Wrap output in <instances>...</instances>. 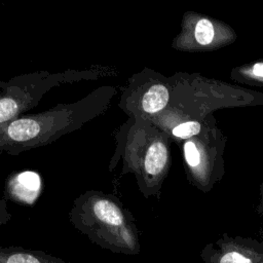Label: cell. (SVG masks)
<instances>
[{
  "label": "cell",
  "mask_w": 263,
  "mask_h": 263,
  "mask_svg": "<svg viewBox=\"0 0 263 263\" xmlns=\"http://www.w3.org/2000/svg\"><path fill=\"white\" fill-rule=\"evenodd\" d=\"M195 38L198 43L205 45L209 44L214 38V28L212 23L206 18L198 21L195 27Z\"/></svg>",
  "instance_id": "9c48e42d"
},
{
  "label": "cell",
  "mask_w": 263,
  "mask_h": 263,
  "mask_svg": "<svg viewBox=\"0 0 263 263\" xmlns=\"http://www.w3.org/2000/svg\"><path fill=\"white\" fill-rule=\"evenodd\" d=\"M0 263H71L40 250L0 247Z\"/></svg>",
  "instance_id": "ba28073f"
},
{
  "label": "cell",
  "mask_w": 263,
  "mask_h": 263,
  "mask_svg": "<svg viewBox=\"0 0 263 263\" xmlns=\"http://www.w3.org/2000/svg\"><path fill=\"white\" fill-rule=\"evenodd\" d=\"M41 192V179L36 172L24 171L11 174L5 184V199L24 205H33Z\"/></svg>",
  "instance_id": "52a82bcc"
},
{
  "label": "cell",
  "mask_w": 263,
  "mask_h": 263,
  "mask_svg": "<svg viewBox=\"0 0 263 263\" xmlns=\"http://www.w3.org/2000/svg\"><path fill=\"white\" fill-rule=\"evenodd\" d=\"M200 258L203 263H263V245L238 239L219 241L206 246Z\"/></svg>",
  "instance_id": "8992f818"
},
{
  "label": "cell",
  "mask_w": 263,
  "mask_h": 263,
  "mask_svg": "<svg viewBox=\"0 0 263 263\" xmlns=\"http://www.w3.org/2000/svg\"><path fill=\"white\" fill-rule=\"evenodd\" d=\"M12 218V215L8 212L7 200L5 198H0V226L7 224Z\"/></svg>",
  "instance_id": "7c38bea8"
},
{
  "label": "cell",
  "mask_w": 263,
  "mask_h": 263,
  "mask_svg": "<svg viewBox=\"0 0 263 263\" xmlns=\"http://www.w3.org/2000/svg\"><path fill=\"white\" fill-rule=\"evenodd\" d=\"M150 121L133 119L122 151V174L133 173L140 190L147 194L163 173L168 151L163 140L152 136Z\"/></svg>",
  "instance_id": "277c9868"
},
{
  "label": "cell",
  "mask_w": 263,
  "mask_h": 263,
  "mask_svg": "<svg viewBox=\"0 0 263 263\" xmlns=\"http://www.w3.org/2000/svg\"><path fill=\"white\" fill-rule=\"evenodd\" d=\"M116 92L115 86L103 85L76 102L58 104L35 114H23L0 124V154L17 156L80 129L109 108Z\"/></svg>",
  "instance_id": "6da1fadb"
},
{
  "label": "cell",
  "mask_w": 263,
  "mask_h": 263,
  "mask_svg": "<svg viewBox=\"0 0 263 263\" xmlns=\"http://www.w3.org/2000/svg\"><path fill=\"white\" fill-rule=\"evenodd\" d=\"M254 73L257 76H261L263 77V63H258L254 66Z\"/></svg>",
  "instance_id": "4fadbf2b"
},
{
  "label": "cell",
  "mask_w": 263,
  "mask_h": 263,
  "mask_svg": "<svg viewBox=\"0 0 263 263\" xmlns=\"http://www.w3.org/2000/svg\"><path fill=\"white\" fill-rule=\"evenodd\" d=\"M71 224L102 249L113 253H140L139 233L127 208L113 194L88 190L73 201Z\"/></svg>",
  "instance_id": "7a4b0ae2"
},
{
  "label": "cell",
  "mask_w": 263,
  "mask_h": 263,
  "mask_svg": "<svg viewBox=\"0 0 263 263\" xmlns=\"http://www.w3.org/2000/svg\"><path fill=\"white\" fill-rule=\"evenodd\" d=\"M170 90L164 83L151 80L149 74L140 72L130 76L118 103L119 108L132 119H146L161 112L168 104Z\"/></svg>",
  "instance_id": "5b68a950"
},
{
  "label": "cell",
  "mask_w": 263,
  "mask_h": 263,
  "mask_svg": "<svg viewBox=\"0 0 263 263\" xmlns=\"http://www.w3.org/2000/svg\"><path fill=\"white\" fill-rule=\"evenodd\" d=\"M184 153H185V158L186 161L189 165L194 166L197 165L199 162V154L198 151L194 145V143L188 141L184 145Z\"/></svg>",
  "instance_id": "8fae6325"
},
{
  "label": "cell",
  "mask_w": 263,
  "mask_h": 263,
  "mask_svg": "<svg viewBox=\"0 0 263 263\" xmlns=\"http://www.w3.org/2000/svg\"><path fill=\"white\" fill-rule=\"evenodd\" d=\"M200 130V124L196 121H187L184 123H180L173 127L172 134L173 136L181 139L190 138Z\"/></svg>",
  "instance_id": "30bf717a"
},
{
  "label": "cell",
  "mask_w": 263,
  "mask_h": 263,
  "mask_svg": "<svg viewBox=\"0 0 263 263\" xmlns=\"http://www.w3.org/2000/svg\"><path fill=\"white\" fill-rule=\"evenodd\" d=\"M113 75L107 66L88 69H69L63 72L36 71L0 81V124L11 121L36 107L50 89L81 80H93Z\"/></svg>",
  "instance_id": "3957f363"
}]
</instances>
